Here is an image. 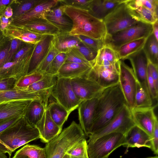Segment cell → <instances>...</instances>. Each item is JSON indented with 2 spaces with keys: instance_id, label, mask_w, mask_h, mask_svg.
<instances>
[{
  "instance_id": "9",
  "label": "cell",
  "mask_w": 158,
  "mask_h": 158,
  "mask_svg": "<svg viewBox=\"0 0 158 158\" xmlns=\"http://www.w3.org/2000/svg\"><path fill=\"white\" fill-rule=\"evenodd\" d=\"M106 35H111L135 24L138 22L131 15L124 0L103 20Z\"/></svg>"
},
{
  "instance_id": "6",
  "label": "cell",
  "mask_w": 158,
  "mask_h": 158,
  "mask_svg": "<svg viewBox=\"0 0 158 158\" xmlns=\"http://www.w3.org/2000/svg\"><path fill=\"white\" fill-rule=\"evenodd\" d=\"M87 143L89 158H109L113 151L125 144V136L120 133H110Z\"/></svg>"
},
{
  "instance_id": "59",
  "label": "cell",
  "mask_w": 158,
  "mask_h": 158,
  "mask_svg": "<svg viewBox=\"0 0 158 158\" xmlns=\"http://www.w3.org/2000/svg\"><path fill=\"white\" fill-rule=\"evenodd\" d=\"M0 158H7L5 153L0 152Z\"/></svg>"
},
{
  "instance_id": "47",
  "label": "cell",
  "mask_w": 158,
  "mask_h": 158,
  "mask_svg": "<svg viewBox=\"0 0 158 158\" xmlns=\"http://www.w3.org/2000/svg\"><path fill=\"white\" fill-rule=\"evenodd\" d=\"M16 80L8 78L0 80V90H9L15 88Z\"/></svg>"
},
{
  "instance_id": "4",
  "label": "cell",
  "mask_w": 158,
  "mask_h": 158,
  "mask_svg": "<svg viewBox=\"0 0 158 158\" xmlns=\"http://www.w3.org/2000/svg\"><path fill=\"white\" fill-rule=\"evenodd\" d=\"M80 125L73 121L57 136L46 143L44 148L46 158H63L67 152L86 139Z\"/></svg>"
},
{
  "instance_id": "42",
  "label": "cell",
  "mask_w": 158,
  "mask_h": 158,
  "mask_svg": "<svg viewBox=\"0 0 158 158\" xmlns=\"http://www.w3.org/2000/svg\"><path fill=\"white\" fill-rule=\"evenodd\" d=\"M41 0L26 1L19 6L14 12V15L17 17L22 15L29 11Z\"/></svg>"
},
{
  "instance_id": "19",
  "label": "cell",
  "mask_w": 158,
  "mask_h": 158,
  "mask_svg": "<svg viewBox=\"0 0 158 158\" xmlns=\"http://www.w3.org/2000/svg\"><path fill=\"white\" fill-rule=\"evenodd\" d=\"M35 126L39 132L41 141L45 143L53 139L62 130L52 118L47 108L42 118Z\"/></svg>"
},
{
  "instance_id": "30",
  "label": "cell",
  "mask_w": 158,
  "mask_h": 158,
  "mask_svg": "<svg viewBox=\"0 0 158 158\" xmlns=\"http://www.w3.org/2000/svg\"><path fill=\"white\" fill-rule=\"evenodd\" d=\"M147 38H141L129 42L117 48L115 51L119 59L122 60L126 59L129 56L141 49Z\"/></svg>"
},
{
  "instance_id": "61",
  "label": "cell",
  "mask_w": 158,
  "mask_h": 158,
  "mask_svg": "<svg viewBox=\"0 0 158 158\" xmlns=\"http://www.w3.org/2000/svg\"><path fill=\"white\" fill-rule=\"evenodd\" d=\"M63 158H69V156L68 155L66 154L65 156L63 157Z\"/></svg>"
},
{
  "instance_id": "45",
  "label": "cell",
  "mask_w": 158,
  "mask_h": 158,
  "mask_svg": "<svg viewBox=\"0 0 158 158\" xmlns=\"http://www.w3.org/2000/svg\"><path fill=\"white\" fill-rule=\"evenodd\" d=\"M151 149L157 155L158 154V122L157 118L155 121L152 136L151 139Z\"/></svg>"
},
{
  "instance_id": "26",
  "label": "cell",
  "mask_w": 158,
  "mask_h": 158,
  "mask_svg": "<svg viewBox=\"0 0 158 158\" xmlns=\"http://www.w3.org/2000/svg\"><path fill=\"white\" fill-rule=\"evenodd\" d=\"M22 25L28 31L41 35L54 36L59 33V29L45 19H36Z\"/></svg>"
},
{
  "instance_id": "54",
  "label": "cell",
  "mask_w": 158,
  "mask_h": 158,
  "mask_svg": "<svg viewBox=\"0 0 158 158\" xmlns=\"http://www.w3.org/2000/svg\"><path fill=\"white\" fill-rule=\"evenodd\" d=\"M152 33L156 39L158 41V20L152 24Z\"/></svg>"
},
{
  "instance_id": "16",
  "label": "cell",
  "mask_w": 158,
  "mask_h": 158,
  "mask_svg": "<svg viewBox=\"0 0 158 158\" xmlns=\"http://www.w3.org/2000/svg\"><path fill=\"white\" fill-rule=\"evenodd\" d=\"M59 3V0H41L29 11L15 17L14 23L21 25L38 19H45L46 14Z\"/></svg>"
},
{
  "instance_id": "29",
  "label": "cell",
  "mask_w": 158,
  "mask_h": 158,
  "mask_svg": "<svg viewBox=\"0 0 158 158\" xmlns=\"http://www.w3.org/2000/svg\"><path fill=\"white\" fill-rule=\"evenodd\" d=\"M48 105L41 100H32L25 114L30 123L35 126L42 118Z\"/></svg>"
},
{
  "instance_id": "15",
  "label": "cell",
  "mask_w": 158,
  "mask_h": 158,
  "mask_svg": "<svg viewBox=\"0 0 158 158\" xmlns=\"http://www.w3.org/2000/svg\"><path fill=\"white\" fill-rule=\"evenodd\" d=\"M98 98L82 101L78 107L79 124L86 136L91 133Z\"/></svg>"
},
{
  "instance_id": "33",
  "label": "cell",
  "mask_w": 158,
  "mask_h": 158,
  "mask_svg": "<svg viewBox=\"0 0 158 158\" xmlns=\"http://www.w3.org/2000/svg\"><path fill=\"white\" fill-rule=\"evenodd\" d=\"M158 41L152 33L147 38L143 49L148 60L158 65Z\"/></svg>"
},
{
  "instance_id": "1",
  "label": "cell",
  "mask_w": 158,
  "mask_h": 158,
  "mask_svg": "<svg viewBox=\"0 0 158 158\" xmlns=\"http://www.w3.org/2000/svg\"><path fill=\"white\" fill-rule=\"evenodd\" d=\"M125 105L127 102L119 82L104 88L98 98L90 134L106 125Z\"/></svg>"
},
{
  "instance_id": "58",
  "label": "cell",
  "mask_w": 158,
  "mask_h": 158,
  "mask_svg": "<svg viewBox=\"0 0 158 158\" xmlns=\"http://www.w3.org/2000/svg\"><path fill=\"white\" fill-rule=\"evenodd\" d=\"M39 158H46L45 150L44 148H43V149L41 153Z\"/></svg>"
},
{
  "instance_id": "10",
  "label": "cell",
  "mask_w": 158,
  "mask_h": 158,
  "mask_svg": "<svg viewBox=\"0 0 158 158\" xmlns=\"http://www.w3.org/2000/svg\"><path fill=\"white\" fill-rule=\"evenodd\" d=\"M119 81L121 88L131 110L135 106V96L137 80L132 69L122 60H119Z\"/></svg>"
},
{
  "instance_id": "17",
  "label": "cell",
  "mask_w": 158,
  "mask_h": 158,
  "mask_svg": "<svg viewBox=\"0 0 158 158\" xmlns=\"http://www.w3.org/2000/svg\"><path fill=\"white\" fill-rule=\"evenodd\" d=\"M50 97L46 91L30 92L15 88L9 90H0V104L9 101L18 100H41L46 103Z\"/></svg>"
},
{
  "instance_id": "56",
  "label": "cell",
  "mask_w": 158,
  "mask_h": 158,
  "mask_svg": "<svg viewBox=\"0 0 158 158\" xmlns=\"http://www.w3.org/2000/svg\"><path fill=\"white\" fill-rule=\"evenodd\" d=\"M13 15L12 9L10 6L8 7L5 10L4 12L5 17L8 19L11 17Z\"/></svg>"
},
{
  "instance_id": "35",
  "label": "cell",
  "mask_w": 158,
  "mask_h": 158,
  "mask_svg": "<svg viewBox=\"0 0 158 158\" xmlns=\"http://www.w3.org/2000/svg\"><path fill=\"white\" fill-rule=\"evenodd\" d=\"M43 149L35 145L27 144L18 150L13 158H39Z\"/></svg>"
},
{
  "instance_id": "32",
  "label": "cell",
  "mask_w": 158,
  "mask_h": 158,
  "mask_svg": "<svg viewBox=\"0 0 158 158\" xmlns=\"http://www.w3.org/2000/svg\"><path fill=\"white\" fill-rule=\"evenodd\" d=\"M56 79L57 75L47 73L40 80L26 87L20 89L30 92L41 91L52 92Z\"/></svg>"
},
{
  "instance_id": "28",
  "label": "cell",
  "mask_w": 158,
  "mask_h": 158,
  "mask_svg": "<svg viewBox=\"0 0 158 158\" xmlns=\"http://www.w3.org/2000/svg\"><path fill=\"white\" fill-rule=\"evenodd\" d=\"M119 60L117 52L105 44L98 51L95 59L90 63L92 65H109L117 63Z\"/></svg>"
},
{
  "instance_id": "11",
  "label": "cell",
  "mask_w": 158,
  "mask_h": 158,
  "mask_svg": "<svg viewBox=\"0 0 158 158\" xmlns=\"http://www.w3.org/2000/svg\"><path fill=\"white\" fill-rule=\"evenodd\" d=\"M71 83L76 96L82 101L98 97L104 89L88 76L71 79Z\"/></svg>"
},
{
  "instance_id": "62",
  "label": "cell",
  "mask_w": 158,
  "mask_h": 158,
  "mask_svg": "<svg viewBox=\"0 0 158 158\" xmlns=\"http://www.w3.org/2000/svg\"><path fill=\"white\" fill-rule=\"evenodd\" d=\"M69 158H71L69 157Z\"/></svg>"
},
{
  "instance_id": "2",
  "label": "cell",
  "mask_w": 158,
  "mask_h": 158,
  "mask_svg": "<svg viewBox=\"0 0 158 158\" xmlns=\"http://www.w3.org/2000/svg\"><path fill=\"white\" fill-rule=\"evenodd\" d=\"M65 12L73 23L69 32L70 35L105 40L106 32L103 20L93 16L88 10L81 8L66 6Z\"/></svg>"
},
{
  "instance_id": "5",
  "label": "cell",
  "mask_w": 158,
  "mask_h": 158,
  "mask_svg": "<svg viewBox=\"0 0 158 158\" xmlns=\"http://www.w3.org/2000/svg\"><path fill=\"white\" fill-rule=\"evenodd\" d=\"M152 33V24L138 21L128 28L111 35H106L105 44L115 51L124 44L140 38H147Z\"/></svg>"
},
{
  "instance_id": "13",
  "label": "cell",
  "mask_w": 158,
  "mask_h": 158,
  "mask_svg": "<svg viewBox=\"0 0 158 158\" xmlns=\"http://www.w3.org/2000/svg\"><path fill=\"white\" fill-rule=\"evenodd\" d=\"M127 59L130 61L137 80L146 93L151 96L147 81L148 60L143 48L128 56Z\"/></svg>"
},
{
  "instance_id": "7",
  "label": "cell",
  "mask_w": 158,
  "mask_h": 158,
  "mask_svg": "<svg viewBox=\"0 0 158 158\" xmlns=\"http://www.w3.org/2000/svg\"><path fill=\"white\" fill-rule=\"evenodd\" d=\"M135 125L131 110L127 105H125L106 125L94 133L89 135L87 142L93 141L102 136L110 133H118L125 136Z\"/></svg>"
},
{
  "instance_id": "20",
  "label": "cell",
  "mask_w": 158,
  "mask_h": 158,
  "mask_svg": "<svg viewBox=\"0 0 158 158\" xmlns=\"http://www.w3.org/2000/svg\"><path fill=\"white\" fill-rule=\"evenodd\" d=\"M66 6L61 5L51 9L46 14V19L56 27L60 33H69L73 23L65 11Z\"/></svg>"
},
{
  "instance_id": "18",
  "label": "cell",
  "mask_w": 158,
  "mask_h": 158,
  "mask_svg": "<svg viewBox=\"0 0 158 158\" xmlns=\"http://www.w3.org/2000/svg\"><path fill=\"white\" fill-rule=\"evenodd\" d=\"M33 100H18L0 104V123L12 118L25 115Z\"/></svg>"
},
{
  "instance_id": "43",
  "label": "cell",
  "mask_w": 158,
  "mask_h": 158,
  "mask_svg": "<svg viewBox=\"0 0 158 158\" xmlns=\"http://www.w3.org/2000/svg\"><path fill=\"white\" fill-rule=\"evenodd\" d=\"M89 62H91L95 59L98 54L96 51L87 47L81 42L75 48Z\"/></svg>"
},
{
  "instance_id": "40",
  "label": "cell",
  "mask_w": 158,
  "mask_h": 158,
  "mask_svg": "<svg viewBox=\"0 0 158 158\" xmlns=\"http://www.w3.org/2000/svg\"><path fill=\"white\" fill-rule=\"evenodd\" d=\"M88 62H89L75 48L66 53L65 63H85Z\"/></svg>"
},
{
  "instance_id": "53",
  "label": "cell",
  "mask_w": 158,
  "mask_h": 158,
  "mask_svg": "<svg viewBox=\"0 0 158 158\" xmlns=\"http://www.w3.org/2000/svg\"><path fill=\"white\" fill-rule=\"evenodd\" d=\"M19 37L24 42L32 44H35L39 42L35 40L30 39L27 36H24L22 34L19 36Z\"/></svg>"
},
{
  "instance_id": "55",
  "label": "cell",
  "mask_w": 158,
  "mask_h": 158,
  "mask_svg": "<svg viewBox=\"0 0 158 158\" xmlns=\"http://www.w3.org/2000/svg\"><path fill=\"white\" fill-rule=\"evenodd\" d=\"M9 19L5 17L2 18L0 23L1 28L2 30L4 29L8 25Z\"/></svg>"
},
{
  "instance_id": "23",
  "label": "cell",
  "mask_w": 158,
  "mask_h": 158,
  "mask_svg": "<svg viewBox=\"0 0 158 158\" xmlns=\"http://www.w3.org/2000/svg\"><path fill=\"white\" fill-rule=\"evenodd\" d=\"M123 0H92L88 10L96 18L103 20Z\"/></svg>"
},
{
  "instance_id": "38",
  "label": "cell",
  "mask_w": 158,
  "mask_h": 158,
  "mask_svg": "<svg viewBox=\"0 0 158 158\" xmlns=\"http://www.w3.org/2000/svg\"><path fill=\"white\" fill-rule=\"evenodd\" d=\"M66 154L73 158H89L87 151V143L85 139L69 149Z\"/></svg>"
},
{
  "instance_id": "63",
  "label": "cell",
  "mask_w": 158,
  "mask_h": 158,
  "mask_svg": "<svg viewBox=\"0 0 158 158\" xmlns=\"http://www.w3.org/2000/svg\"><path fill=\"white\" fill-rule=\"evenodd\" d=\"M12 158H13V157H12Z\"/></svg>"
},
{
  "instance_id": "46",
  "label": "cell",
  "mask_w": 158,
  "mask_h": 158,
  "mask_svg": "<svg viewBox=\"0 0 158 158\" xmlns=\"http://www.w3.org/2000/svg\"><path fill=\"white\" fill-rule=\"evenodd\" d=\"M141 5L158 15V0H139Z\"/></svg>"
},
{
  "instance_id": "25",
  "label": "cell",
  "mask_w": 158,
  "mask_h": 158,
  "mask_svg": "<svg viewBox=\"0 0 158 158\" xmlns=\"http://www.w3.org/2000/svg\"><path fill=\"white\" fill-rule=\"evenodd\" d=\"M125 136V143L123 146L129 148L147 147L151 149V139L144 131L135 125Z\"/></svg>"
},
{
  "instance_id": "37",
  "label": "cell",
  "mask_w": 158,
  "mask_h": 158,
  "mask_svg": "<svg viewBox=\"0 0 158 158\" xmlns=\"http://www.w3.org/2000/svg\"><path fill=\"white\" fill-rule=\"evenodd\" d=\"M59 53L52 40L47 53L36 71L48 73L52 61Z\"/></svg>"
},
{
  "instance_id": "31",
  "label": "cell",
  "mask_w": 158,
  "mask_h": 158,
  "mask_svg": "<svg viewBox=\"0 0 158 158\" xmlns=\"http://www.w3.org/2000/svg\"><path fill=\"white\" fill-rule=\"evenodd\" d=\"M47 108L54 122L61 129L70 113L57 102L53 101L48 105Z\"/></svg>"
},
{
  "instance_id": "21",
  "label": "cell",
  "mask_w": 158,
  "mask_h": 158,
  "mask_svg": "<svg viewBox=\"0 0 158 158\" xmlns=\"http://www.w3.org/2000/svg\"><path fill=\"white\" fill-rule=\"evenodd\" d=\"M131 15L137 21L152 24L158 20V16L142 6L139 0H124Z\"/></svg>"
},
{
  "instance_id": "8",
  "label": "cell",
  "mask_w": 158,
  "mask_h": 158,
  "mask_svg": "<svg viewBox=\"0 0 158 158\" xmlns=\"http://www.w3.org/2000/svg\"><path fill=\"white\" fill-rule=\"evenodd\" d=\"M56 102L71 113L78 108L82 102L76 96L71 83V79L57 76L51 93Z\"/></svg>"
},
{
  "instance_id": "24",
  "label": "cell",
  "mask_w": 158,
  "mask_h": 158,
  "mask_svg": "<svg viewBox=\"0 0 158 158\" xmlns=\"http://www.w3.org/2000/svg\"><path fill=\"white\" fill-rule=\"evenodd\" d=\"M92 67L90 62L85 63H65L59 70L57 76L72 79L88 76Z\"/></svg>"
},
{
  "instance_id": "48",
  "label": "cell",
  "mask_w": 158,
  "mask_h": 158,
  "mask_svg": "<svg viewBox=\"0 0 158 158\" xmlns=\"http://www.w3.org/2000/svg\"><path fill=\"white\" fill-rule=\"evenodd\" d=\"M20 43L21 41L19 39L15 38L12 40L8 52V56L6 63L10 62L14 54L19 48Z\"/></svg>"
},
{
  "instance_id": "51",
  "label": "cell",
  "mask_w": 158,
  "mask_h": 158,
  "mask_svg": "<svg viewBox=\"0 0 158 158\" xmlns=\"http://www.w3.org/2000/svg\"><path fill=\"white\" fill-rule=\"evenodd\" d=\"M9 50V48L7 47L0 52V67L6 63L8 56Z\"/></svg>"
},
{
  "instance_id": "34",
  "label": "cell",
  "mask_w": 158,
  "mask_h": 158,
  "mask_svg": "<svg viewBox=\"0 0 158 158\" xmlns=\"http://www.w3.org/2000/svg\"><path fill=\"white\" fill-rule=\"evenodd\" d=\"M152 100L151 97L146 93L137 80L134 108H148L152 106Z\"/></svg>"
},
{
  "instance_id": "52",
  "label": "cell",
  "mask_w": 158,
  "mask_h": 158,
  "mask_svg": "<svg viewBox=\"0 0 158 158\" xmlns=\"http://www.w3.org/2000/svg\"><path fill=\"white\" fill-rule=\"evenodd\" d=\"M22 35L30 39L35 40L38 42L40 41L46 35H41L27 31Z\"/></svg>"
},
{
  "instance_id": "22",
  "label": "cell",
  "mask_w": 158,
  "mask_h": 158,
  "mask_svg": "<svg viewBox=\"0 0 158 158\" xmlns=\"http://www.w3.org/2000/svg\"><path fill=\"white\" fill-rule=\"evenodd\" d=\"M53 36L46 35L35 44L31 57L27 74L35 71L47 53Z\"/></svg>"
},
{
  "instance_id": "50",
  "label": "cell",
  "mask_w": 158,
  "mask_h": 158,
  "mask_svg": "<svg viewBox=\"0 0 158 158\" xmlns=\"http://www.w3.org/2000/svg\"><path fill=\"white\" fill-rule=\"evenodd\" d=\"M23 116L18 117L0 123V133L19 121Z\"/></svg>"
},
{
  "instance_id": "3",
  "label": "cell",
  "mask_w": 158,
  "mask_h": 158,
  "mask_svg": "<svg viewBox=\"0 0 158 158\" xmlns=\"http://www.w3.org/2000/svg\"><path fill=\"white\" fill-rule=\"evenodd\" d=\"M40 139L39 132L24 115L19 121L0 133V152L12 153L19 148Z\"/></svg>"
},
{
  "instance_id": "39",
  "label": "cell",
  "mask_w": 158,
  "mask_h": 158,
  "mask_svg": "<svg viewBox=\"0 0 158 158\" xmlns=\"http://www.w3.org/2000/svg\"><path fill=\"white\" fill-rule=\"evenodd\" d=\"M87 47L98 51L105 45L104 40H96L83 35L76 36Z\"/></svg>"
},
{
  "instance_id": "57",
  "label": "cell",
  "mask_w": 158,
  "mask_h": 158,
  "mask_svg": "<svg viewBox=\"0 0 158 158\" xmlns=\"http://www.w3.org/2000/svg\"><path fill=\"white\" fill-rule=\"evenodd\" d=\"M11 1L9 0H0V6L6 5L10 3Z\"/></svg>"
},
{
  "instance_id": "14",
  "label": "cell",
  "mask_w": 158,
  "mask_h": 158,
  "mask_svg": "<svg viewBox=\"0 0 158 158\" xmlns=\"http://www.w3.org/2000/svg\"><path fill=\"white\" fill-rule=\"evenodd\" d=\"M156 107V105L145 108H134L131 110L135 125L145 132L151 139L154 122L157 118L154 111Z\"/></svg>"
},
{
  "instance_id": "60",
  "label": "cell",
  "mask_w": 158,
  "mask_h": 158,
  "mask_svg": "<svg viewBox=\"0 0 158 158\" xmlns=\"http://www.w3.org/2000/svg\"><path fill=\"white\" fill-rule=\"evenodd\" d=\"M145 158H158V157L157 155H156V156H152V157H148Z\"/></svg>"
},
{
  "instance_id": "49",
  "label": "cell",
  "mask_w": 158,
  "mask_h": 158,
  "mask_svg": "<svg viewBox=\"0 0 158 158\" xmlns=\"http://www.w3.org/2000/svg\"><path fill=\"white\" fill-rule=\"evenodd\" d=\"M148 65L149 66L152 77L154 82L156 88L158 91V65L154 64L148 60Z\"/></svg>"
},
{
  "instance_id": "12",
  "label": "cell",
  "mask_w": 158,
  "mask_h": 158,
  "mask_svg": "<svg viewBox=\"0 0 158 158\" xmlns=\"http://www.w3.org/2000/svg\"><path fill=\"white\" fill-rule=\"evenodd\" d=\"M119 61L109 65H93L88 76L104 88L110 87L119 83Z\"/></svg>"
},
{
  "instance_id": "44",
  "label": "cell",
  "mask_w": 158,
  "mask_h": 158,
  "mask_svg": "<svg viewBox=\"0 0 158 158\" xmlns=\"http://www.w3.org/2000/svg\"><path fill=\"white\" fill-rule=\"evenodd\" d=\"M92 0H59L61 5L70 6L88 10Z\"/></svg>"
},
{
  "instance_id": "27",
  "label": "cell",
  "mask_w": 158,
  "mask_h": 158,
  "mask_svg": "<svg viewBox=\"0 0 158 158\" xmlns=\"http://www.w3.org/2000/svg\"><path fill=\"white\" fill-rule=\"evenodd\" d=\"M52 41L53 45L60 52L66 53L76 48L81 42L76 36L69 33H60L53 36Z\"/></svg>"
},
{
  "instance_id": "41",
  "label": "cell",
  "mask_w": 158,
  "mask_h": 158,
  "mask_svg": "<svg viewBox=\"0 0 158 158\" xmlns=\"http://www.w3.org/2000/svg\"><path fill=\"white\" fill-rule=\"evenodd\" d=\"M66 53L61 52L58 54L53 59L48 73L57 75L60 68L64 63Z\"/></svg>"
},
{
  "instance_id": "36",
  "label": "cell",
  "mask_w": 158,
  "mask_h": 158,
  "mask_svg": "<svg viewBox=\"0 0 158 158\" xmlns=\"http://www.w3.org/2000/svg\"><path fill=\"white\" fill-rule=\"evenodd\" d=\"M46 73L35 71L23 76L16 81L15 88L22 89L26 87L41 79Z\"/></svg>"
}]
</instances>
